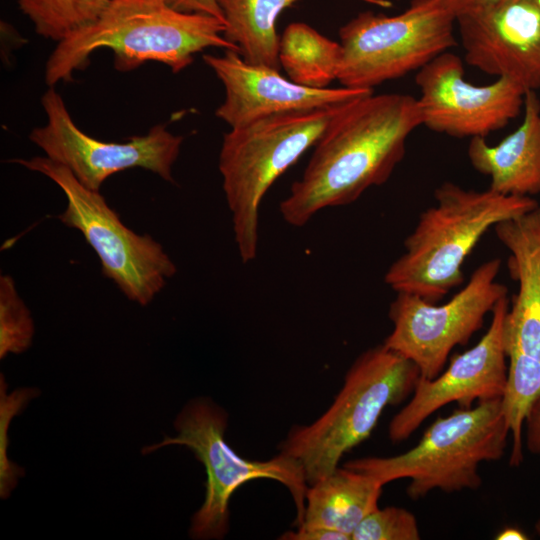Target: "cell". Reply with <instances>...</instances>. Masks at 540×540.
Segmentation results:
<instances>
[{"label":"cell","instance_id":"obj_6","mask_svg":"<svg viewBox=\"0 0 540 540\" xmlns=\"http://www.w3.org/2000/svg\"><path fill=\"white\" fill-rule=\"evenodd\" d=\"M508 435L500 398L487 400L438 417L417 445L405 453L354 459L343 466L384 485L410 479L406 493L413 500L434 490L446 493L476 490L482 484L479 465L504 455Z\"/></svg>","mask_w":540,"mask_h":540},{"label":"cell","instance_id":"obj_9","mask_svg":"<svg viewBox=\"0 0 540 540\" xmlns=\"http://www.w3.org/2000/svg\"><path fill=\"white\" fill-rule=\"evenodd\" d=\"M456 17L438 0H412L394 16L364 11L339 29L343 87H374L418 71L457 45Z\"/></svg>","mask_w":540,"mask_h":540},{"label":"cell","instance_id":"obj_32","mask_svg":"<svg viewBox=\"0 0 540 540\" xmlns=\"http://www.w3.org/2000/svg\"><path fill=\"white\" fill-rule=\"evenodd\" d=\"M536 215H537L538 224H539V227H540V207H538V208L536 209Z\"/></svg>","mask_w":540,"mask_h":540},{"label":"cell","instance_id":"obj_24","mask_svg":"<svg viewBox=\"0 0 540 540\" xmlns=\"http://www.w3.org/2000/svg\"><path fill=\"white\" fill-rule=\"evenodd\" d=\"M416 517L400 507L375 509L356 527L351 540H418Z\"/></svg>","mask_w":540,"mask_h":540},{"label":"cell","instance_id":"obj_12","mask_svg":"<svg viewBox=\"0 0 540 540\" xmlns=\"http://www.w3.org/2000/svg\"><path fill=\"white\" fill-rule=\"evenodd\" d=\"M461 58L446 51L415 76L422 125L456 138H485L504 128L524 106L526 90L500 77L487 85L466 81Z\"/></svg>","mask_w":540,"mask_h":540},{"label":"cell","instance_id":"obj_4","mask_svg":"<svg viewBox=\"0 0 540 540\" xmlns=\"http://www.w3.org/2000/svg\"><path fill=\"white\" fill-rule=\"evenodd\" d=\"M419 378L415 363L384 344L364 351L329 408L310 424L294 425L279 452L301 465L308 485L316 483L370 436L384 409L402 402Z\"/></svg>","mask_w":540,"mask_h":540},{"label":"cell","instance_id":"obj_21","mask_svg":"<svg viewBox=\"0 0 540 540\" xmlns=\"http://www.w3.org/2000/svg\"><path fill=\"white\" fill-rule=\"evenodd\" d=\"M507 358L509 366L500 398L501 411L512 440L509 464L518 466L523 460V426L532 406L540 398V361L517 350L508 351Z\"/></svg>","mask_w":540,"mask_h":540},{"label":"cell","instance_id":"obj_26","mask_svg":"<svg viewBox=\"0 0 540 540\" xmlns=\"http://www.w3.org/2000/svg\"><path fill=\"white\" fill-rule=\"evenodd\" d=\"M172 8L186 13H200L216 17L224 22L217 0H165ZM225 23V22H224Z\"/></svg>","mask_w":540,"mask_h":540},{"label":"cell","instance_id":"obj_23","mask_svg":"<svg viewBox=\"0 0 540 540\" xmlns=\"http://www.w3.org/2000/svg\"><path fill=\"white\" fill-rule=\"evenodd\" d=\"M34 335L30 311L20 297L14 279L0 276V357L27 350Z\"/></svg>","mask_w":540,"mask_h":540},{"label":"cell","instance_id":"obj_1","mask_svg":"<svg viewBox=\"0 0 540 540\" xmlns=\"http://www.w3.org/2000/svg\"><path fill=\"white\" fill-rule=\"evenodd\" d=\"M422 125L417 99L369 93L346 102L316 144L300 179L280 203L290 225L303 226L327 207L345 206L384 184Z\"/></svg>","mask_w":540,"mask_h":540},{"label":"cell","instance_id":"obj_10","mask_svg":"<svg viewBox=\"0 0 540 540\" xmlns=\"http://www.w3.org/2000/svg\"><path fill=\"white\" fill-rule=\"evenodd\" d=\"M500 267L498 258L482 263L444 304L398 292L389 307L393 330L383 344L415 363L420 377L435 378L452 349L467 344L483 326L487 313L507 296L506 286L496 280Z\"/></svg>","mask_w":540,"mask_h":540},{"label":"cell","instance_id":"obj_22","mask_svg":"<svg viewBox=\"0 0 540 540\" xmlns=\"http://www.w3.org/2000/svg\"><path fill=\"white\" fill-rule=\"evenodd\" d=\"M114 0H18L42 37L61 42L94 24Z\"/></svg>","mask_w":540,"mask_h":540},{"label":"cell","instance_id":"obj_28","mask_svg":"<svg viewBox=\"0 0 540 540\" xmlns=\"http://www.w3.org/2000/svg\"><path fill=\"white\" fill-rule=\"evenodd\" d=\"M439 3L455 17L485 6L496 0H438Z\"/></svg>","mask_w":540,"mask_h":540},{"label":"cell","instance_id":"obj_18","mask_svg":"<svg viewBox=\"0 0 540 540\" xmlns=\"http://www.w3.org/2000/svg\"><path fill=\"white\" fill-rule=\"evenodd\" d=\"M383 486L367 474L339 466L328 476L309 485L300 525L339 531L351 539L359 523L378 508Z\"/></svg>","mask_w":540,"mask_h":540},{"label":"cell","instance_id":"obj_8","mask_svg":"<svg viewBox=\"0 0 540 540\" xmlns=\"http://www.w3.org/2000/svg\"><path fill=\"white\" fill-rule=\"evenodd\" d=\"M13 162L45 175L63 191L67 205L60 222L83 235L99 258L102 274L130 301L147 306L175 275L176 265L163 246L128 228L100 191L83 186L68 168L46 156Z\"/></svg>","mask_w":540,"mask_h":540},{"label":"cell","instance_id":"obj_19","mask_svg":"<svg viewBox=\"0 0 540 540\" xmlns=\"http://www.w3.org/2000/svg\"><path fill=\"white\" fill-rule=\"evenodd\" d=\"M298 0H217L225 22L224 37L248 63L280 70L279 15Z\"/></svg>","mask_w":540,"mask_h":540},{"label":"cell","instance_id":"obj_27","mask_svg":"<svg viewBox=\"0 0 540 540\" xmlns=\"http://www.w3.org/2000/svg\"><path fill=\"white\" fill-rule=\"evenodd\" d=\"M526 445L540 460V398L534 403L526 420Z\"/></svg>","mask_w":540,"mask_h":540},{"label":"cell","instance_id":"obj_14","mask_svg":"<svg viewBox=\"0 0 540 540\" xmlns=\"http://www.w3.org/2000/svg\"><path fill=\"white\" fill-rule=\"evenodd\" d=\"M456 23L467 64L540 89V0H496Z\"/></svg>","mask_w":540,"mask_h":540},{"label":"cell","instance_id":"obj_16","mask_svg":"<svg viewBox=\"0 0 540 540\" xmlns=\"http://www.w3.org/2000/svg\"><path fill=\"white\" fill-rule=\"evenodd\" d=\"M536 209L499 223L495 230L510 252V270L519 282L505 319L506 354L517 350L540 361V227Z\"/></svg>","mask_w":540,"mask_h":540},{"label":"cell","instance_id":"obj_30","mask_svg":"<svg viewBox=\"0 0 540 540\" xmlns=\"http://www.w3.org/2000/svg\"><path fill=\"white\" fill-rule=\"evenodd\" d=\"M381 8H390L392 7V2L390 0H360Z\"/></svg>","mask_w":540,"mask_h":540},{"label":"cell","instance_id":"obj_17","mask_svg":"<svg viewBox=\"0 0 540 540\" xmlns=\"http://www.w3.org/2000/svg\"><path fill=\"white\" fill-rule=\"evenodd\" d=\"M521 125L497 145L471 138L467 155L472 167L490 178V189L504 195L532 197L540 193V99L534 90L524 96Z\"/></svg>","mask_w":540,"mask_h":540},{"label":"cell","instance_id":"obj_15","mask_svg":"<svg viewBox=\"0 0 540 540\" xmlns=\"http://www.w3.org/2000/svg\"><path fill=\"white\" fill-rule=\"evenodd\" d=\"M203 60L224 86L225 98L215 115L230 128L273 114L338 105L373 92L299 85L279 70L246 62L235 50H225L222 56L204 54Z\"/></svg>","mask_w":540,"mask_h":540},{"label":"cell","instance_id":"obj_31","mask_svg":"<svg viewBox=\"0 0 540 540\" xmlns=\"http://www.w3.org/2000/svg\"><path fill=\"white\" fill-rule=\"evenodd\" d=\"M534 529H535V532L537 533V535L540 537V518L535 523Z\"/></svg>","mask_w":540,"mask_h":540},{"label":"cell","instance_id":"obj_7","mask_svg":"<svg viewBox=\"0 0 540 540\" xmlns=\"http://www.w3.org/2000/svg\"><path fill=\"white\" fill-rule=\"evenodd\" d=\"M228 414L207 398L189 401L177 416L175 437L143 449L147 454L168 445L189 448L206 472L205 498L191 519L189 535L193 539H222L229 530V504L233 493L244 483L270 479L290 492L296 508L295 525L303 521L309 487L301 465L279 452L268 460H249L238 455L225 441Z\"/></svg>","mask_w":540,"mask_h":540},{"label":"cell","instance_id":"obj_11","mask_svg":"<svg viewBox=\"0 0 540 540\" xmlns=\"http://www.w3.org/2000/svg\"><path fill=\"white\" fill-rule=\"evenodd\" d=\"M41 103L47 123L34 128L29 139L46 157L68 168L86 188L100 191L110 176L131 168L174 181L172 168L183 138L171 133L165 124L154 125L147 134L126 142H106L89 136L75 124L54 87L43 94Z\"/></svg>","mask_w":540,"mask_h":540},{"label":"cell","instance_id":"obj_2","mask_svg":"<svg viewBox=\"0 0 540 540\" xmlns=\"http://www.w3.org/2000/svg\"><path fill=\"white\" fill-rule=\"evenodd\" d=\"M224 30L220 19L178 11L165 0H114L94 24L58 42L46 62L44 79L49 87L70 81L101 48L113 52L114 67L121 72L154 61L178 73L207 48L238 51L225 39Z\"/></svg>","mask_w":540,"mask_h":540},{"label":"cell","instance_id":"obj_25","mask_svg":"<svg viewBox=\"0 0 540 540\" xmlns=\"http://www.w3.org/2000/svg\"><path fill=\"white\" fill-rule=\"evenodd\" d=\"M281 540H351L350 537L339 531L319 526H297L296 530L283 533Z\"/></svg>","mask_w":540,"mask_h":540},{"label":"cell","instance_id":"obj_20","mask_svg":"<svg viewBox=\"0 0 540 540\" xmlns=\"http://www.w3.org/2000/svg\"><path fill=\"white\" fill-rule=\"evenodd\" d=\"M342 56L340 42L303 22L289 24L279 37L278 58L288 78L310 88H328L337 80Z\"/></svg>","mask_w":540,"mask_h":540},{"label":"cell","instance_id":"obj_13","mask_svg":"<svg viewBox=\"0 0 540 540\" xmlns=\"http://www.w3.org/2000/svg\"><path fill=\"white\" fill-rule=\"evenodd\" d=\"M509 302L501 298L491 314L487 332L469 350L454 356L449 366L433 379L420 377L410 401L392 418L388 435L399 443L431 414L446 404L457 402L469 408L475 400L501 398L507 376L504 326Z\"/></svg>","mask_w":540,"mask_h":540},{"label":"cell","instance_id":"obj_3","mask_svg":"<svg viewBox=\"0 0 540 540\" xmlns=\"http://www.w3.org/2000/svg\"><path fill=\"white\" fill-rule=\"evenodd\" d=\"M404 241V251L387 269L384 281L396 293L437 303L464 280L462 266L483 235L499 223L539 207L532 197L504 195L488 188L465 189L446 181L434 191Z\"/></svg>","mask_w":540,"mask_h":540},{"label":"cell","instance_id":"obj_29","mask_svg":"<svg viewBox=\"0 0 540 540\" xmlns=\"http://www.w3.org/2000/svg\"><path fill=\"white\" fill-rule=\"evenodd\" d=\"M527 538L520 529L514 527L503 529L496 537L498 540H526Z\"/></svg>","mask_w":540,"mask_h":540},{"label":"cell","instance_id":"obj_5","mask_svg":"<svg viewBox=\"0 0 540 540\" xmlns=\"http://www.w3.org/2000/svg\"><path fill=\"white\" fill-rule=\"evenodd\" d=\"M345 103L269 115L224 134L218 166L244 263L257 254L259 207L265 193L314 147Z\"/></svg>","mask_w":540,"mask_h":540}]
</instances>
